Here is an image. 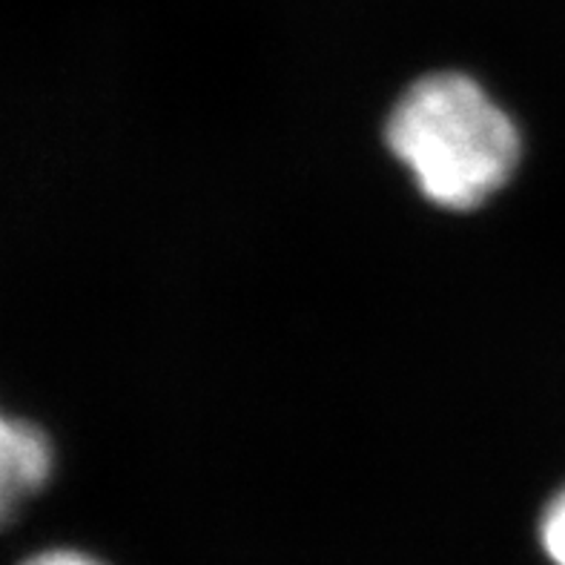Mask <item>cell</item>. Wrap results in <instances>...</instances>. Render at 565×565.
Listing matches in <instances>:
<instances>
[{"label": "cell", "instance_id": "2", "mask_svg": "<svg viewBox=\"0 0 565 565\" xmlns=\"http://www.w3.org/2000/svg\"><path fill=\"white\" fill-rule=\"evenodd\" d=\"M52 443L41 428L0 414V525L52 477Z\"/></svg>", "mask_w": 565, "mask_h": 565}, {"label": "cell", "instance_id": "1", "mask_svg": "<svg viewBox=\"0 0 565 565\" xmlns=\"http://www.w3.org/2000/svg\"><path fill=\"white\" fill-rule=\"evenodd\" d=\"M387 147L439 207L471 210L511 179L520 132L477 81L439 72L416 81L387 118Z\"/></svg>", "mask_w": 565, "mask_h": 565}, {"label": "cell", "instance_id": "3", "mask_svg": "<svg viewBox=\"0 0 565 565\" xmlns=\"http://www.w3.org/2000/svg\"><path fill=\"white\" fill-rule=\"evenodd\" d=\"M540 545L554 565H565V488L548 500L540 516Z\"/></svg>", "mask_w": 565, "mask_h": 565}, {"label": "cell", "instance_id": "4", "mask_svg": "<svg viewBox=\"0 0 565 565\" xmlns=\"http://www.w3.org/2000/svg\"><path fill=\"white\" fill-rule=\"evenodd\" d=\"M21 565H104L100 559H95L93 554L75 552V548H50V552H41L35 557H29Z\"/></svg>", "mask_w": 565, "mask_h": 565}]
</instances>
